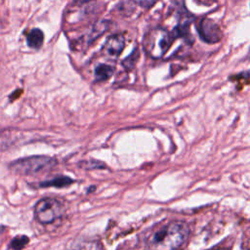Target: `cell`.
Listing matches in <instances>:
<instances>
[{"label":"cell","instance_id":"obj_1","mask_svg":"<svg viewBox=\"0 0 250 250\" xmlns=\"http://www.w3.org/2000/svg\"><path fill=\"white\" fill-rule=\"evenodd\" d=\"M189 236L188 226L182 221H172L151 233L146 244L149 250H178Z\"/></svg>","mask_w":250,"mask_h":250},{"label":"cell","instance_id":"obj_2","mask_svg":"<svg viewBox=\"0 0 250 250\" xmlns=\"http://www.w3.org/2000/svg\"><path fill=\"white\" fill-rule=\"evenodd\" d=\"M57 160L46 155H34L20 158L10 164V169L21 175H39L53 169Z\"/></svg>","mask_w":250,"mask_h":250},{"label":"cell","instance_id":"obj_3","mask_svg":"<svg viewBox=\"0 0 250 250\" xmlns=\"http://www.w3.org/2000/svg\"><path fill=\"white\" fill-rule=\"evenodd\" d=\"M173 37L162 28H153L144 37V48L146 54L153 59H160L168 51Z\"/></svg>","mask_w":250,"mask_h":250},{"label":"cell","instance_id":"obj_4","mask_svg":"<svg viewBox=\"0 0 250 250\" xmlns=\"http://www.w3.org/2000/svg\"><path fill=\"white\" fill-rule=\"evenodd\" d=\"M64 203L54 197L39 200L34 207L35 219L41 224H50L62 217L64 213Z\"/></svg>","mask_w":250,"mask_h":250},{"label":"cell","instance_id":"obj_5","mask_svg":"<svg viewBox=\"0 0 250 250\" xmlns=\"http://www.w3.org/2000/svg\"><path fill=\"white\" fill-rule=\"evenodd\" d=\"M197 31L200 38L210 44L217 43L222 39V30L220 26L211 19H202L197 24Z\"/></svg>","mask_w":250,"mask_h":250},{"label":"cell","instance_id":"obj_6","mask_svg":"<svg viewBox=\"0 0 250 250\" xmlns=\"http://www.w3.org/2000/svg\"><path fill=\"white\" fill-rule=\"evenodd\" d=\"M125 46V39L122 35H113L107 38L105 41L103 51L104 53L112 60H116Z\"/></svg>","mask_w":250,"mask_h":250},{"label":"cell","instance_id":"obj_7","mask_svg":"<svg viewBox=\"0 0 250 250\" xmlns=\"http://www.w3.org/2000/svg\"><path fill=\"white\" fill-rule=\"evenodd\" d=\"M43 39H44L43 32L38 28H34L28 33L26 37V42L29 47L33 49H39L42 46Z\"/></svg>","mask_w":250,"mask_h":250},{"label":"cell","instance_id":"obj_8","mask_svg":"<svg viewBox=\"0 0 250 250\" xmlns=\"http://www.w3.org/2000/svg\"><path fill=\"white\" fill-rule=\"evenodd\" d=\"M114 72V67L108 64H99L95 69L96 79L99 81L107 80Z\"/></svg>","mask_w":250,"mask_h":250},{"label":"cell","instance_id":"obj_9","mask_svg":"<svg viewBox=\"0 0 250 250\" xmlns=\"http://www.w3.org/2000/svg\"><path fill=\"white\" fill-rule=\"evenodd\" d=\"M73 183V180L68 177H58L48 182L41 183V187H56V188H63Z\"/></svg>","mask_w":250,"mask_h":250},{"label":"cell","instance_id":"obj_10","mask_svg":"<svg viewBox=\"0 0 250 250\" xmlns=\"http://www.w3.org/2000/svg\"><path fill=\"white\" fill-rule=\"evenodd\" d=\"M107 28V21H99L93 28L91 32V40H95L97 37H99L102 33H104Z\"/></svg>","mask_w":250,"mask_h":250},{"label":"cell","instance_id":"obj_11","mask_svg":"<svg viewBox=\"0 0 250 250\" xmlns=\"http://www.w3.org/2000/svg\"><path fill=\"white\" fill-rule=\"evenodd\" d=\"M29 239L27 236L25 235H20L15 237L12 242H11V248H13L14 250H21L27 243H28Z\"/></svg>","mask_w":250,"mask_h":250},{"label":"cell","instance_id":"obj_12","mask_svg":"<svg viewBox=\"0 0 250 250\" xmlns=\"http://www.w3.org/2000/svg\"><path fill=\"white\" fill-rule=\"evenodd\" d=\"M74 250H102V247L99 242L93 241V242H86Z\"/></svg>","mask_w":250,"mask_h":250},{"label":"cell","instance_id":"obj_13","mask_svg":"<svg viewBox=\"0 0 250 250\" xmlns=\"http://www.w3.org/2000/svg\"><path fill=\"white\" fill-rule=\"evenodd\" d=\"M136 51H137V50H135V51L132 53V55H131L130 57H128V58L123 62V64L125 65V67H127V68H129V67H133V65H134V64H135V62H137L139 53H138V52H136Z\"/></svg>","mask_w":250,"mask_h":250},{"label":"cell","instance_id":"obj_14","mask_svg":"<svg viewBox=\"0 0 250 250\" xmlns=\"http://www.w3.org/2000/svg\"><path fill=\"white\" fill-rule=\"evenodd\" d=\"M134 1L143 7H149L154 3L155 0H134Z\"/></svg>","mask_w":250,"mask_h":250},{"label":"cell","instance_id":"obj_15","mask_svg":"<svg viewBox=\"0 0 250 250\" xmlns=\"http://www.w3.org/2000/svg\"><path fill=\"white\" fill-rule=\"evenodd\" d=\"M248 58H250V50H249V54H248Z\"/></svg>","mask_w":250,"mask_h":250}]
</instances>
